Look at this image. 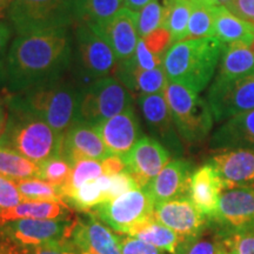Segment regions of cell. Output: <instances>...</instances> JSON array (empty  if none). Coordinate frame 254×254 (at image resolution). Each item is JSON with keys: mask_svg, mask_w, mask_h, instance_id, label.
Masks as SVG:
<instances>
[{"mask_svg": "<svg viewBox=\"0 0 254 254\" xmlns=\"http://www.w3.org/2000/svg\"><path fill=\"white\" fill-rule=\"evenodd\" d=\"M123 159L127 173L131 174L138 187L142 189L172 160V155L153 136L144 135Z\"/></svg>", "mask_w": 254, "mask_h": 254, "instance_id": "obj_15", "label": "cell"}, {"mask_svg": "<svg viewBox=\"0 0 254 254\" xmlns=\"http://www.w3.org/2000/svg\"><path fill=\"white\" fill-rule=\"evenodd\" d=\"M73 165L62 154L44 161L39 165V179L62 189L71 176Z\"/></svg>", "mask_w": 254, "mask_h": 254, "instance_id": "obj_38", "label": "cell"}, {"mask_svg": "<svg viewBox=\"0 0 254 254\" xmlns=\"http://www.w3.org/2000/svg\"><path fill=\"white\" fill-rule=\"evenodd\" d=\"M74 211L64 201H23L14 207L0 209V225L18 219L72 220Z\"/></svg>", "mask_w": 254, "mask_h": 254, "instance_id": "obj_26", "label": "cell"}, {"mask_svg": "<svg viewBox=\"0 0 254 254\" xmlns=\"http://www.w3.org/2000/svg\"><path fill=\"white\" fill-rule=\"evenodd\" d=\"M111 155L124 157L141 136H144L140 120L135 113L134 106L107 119L95 126Z\"/></svg>", "mask_w": 254, "mask_h": 254, "instance_id": "obj_17", "label": "cell"}, {"mask_svg": "<svg viewBox=\"0 0 254 254\" xmlns=\"http://www.w3.org/2000/svg\"><path fill=\"white\" fill-rule=\"evenodd\" d=\"M12 1L13 0H0V19L5 17L6 13H7V9L11 6Z\"/></svg>", "mask_w": 254, "mask_h": 254, "instance_id": "obj_50", "label": "cell"}, {"mask_svg": "<svg viewBox=\"0 0 254 254\" xmlns=\"http://www.w3.org/2000/svg\"><path fill=\"white\" fill-rule=\"evenodd\" d=\"M14 184L24 201H63L62 189L39 178L17 180Z\"/></svg>", "mask_w": 254, "mask_h": 254, "instance_id": "obj_33", "label": "cell"}, {"mask_svg": "<svg viewBox=\"0 0 254 254\" xmlns=\"http://www.w3.org/2000/svg\"><path fill=\"white\" fill-rule=\"evenodd\" d=\"M74 219L72 220H39L18 219L0 225V240L15 250H25L71 238Z\"/></svg>", "mask_w": 254, "mask_h": 254, "instance_id": "obj_10", "label": "cell"}, {"mask_svg": "<svg viewBox=\"0 0 254 254\" xmlns=\"http://www.w3.org/2000/svg\"><path fill=\"white\" fill-rule=\"evenodd\" d=\"M214 6L193 4L186 39H201L215 36Z\"/></svg>", "mask_w": 254, "mask_h": 254, "instance_id": "obj_34", "label": "cell"}, {"mask_svg": "<svg viewBox=\"0 0 254 254\" xmlns=\"http://www.w3.org/2000/svg\"><path fill=\"white\" fill-rule=\"evenodd\" d=\"M194 170L190 161L183 158H174L144 189L150 193L155 205L189 198L190 177Z\"/></svg>", "mask_w": 254, "mask_h": 254, "instance_id": "obj_18", "label": "cell"}, {"mask_svg": "<svg viewBox=\"0 0 254 254\" xmlns=\"http://www.w3.org/2000/svg\"><path fill=\"white\" fill-rule=\"evenodd\" d=\"M124 6V0H75V24L99 28L110 21Z\"/></svg>", "mask_w": 254, "mask_h": 254, "instance_id": "obj_29", "label": "cell"}, {"mask_svg": "<svg viewBox=\"0 0 254 254\" xmlns=\"http://www.w3.org/2000/svg\"><path fill=\"white\" fill-rule=\"evenodd\" d=\"M13 254H81L69 239L25 250L13 249Z\"/></svg>", "mask_w": 254, "mask_h": 254, "instance_id": "obj_41", "label": "cell"}, {"mask_svg": "<svg viewBox=\"0 0 254 254\" xmlns=\"http://www.w3.org/2000/svg\"><path fill=\"white\" fill-rule=\"evenodd\" d=\"M214 122H226L238 114L254 110V73L236 78L215 77L207 92Z\"/></svg>", "mask_w": 254, "mask_h": 254, "instance_id": "obj_11", "label": "cell"}, {"mask_svg": "<svg viewBox=\"0 0 254 254\" xmlns=\"http://www.w3.org/2000/svg\"><path fill=\"white\" fill-rule=\"evenodd\" d=\"M79 90L80 87L72 81L60 78L15 94L28 109L64 135L77 123Z\"/></svg>", "mask_w": 254, "mask_h": 254, "instance_id": "obj_4", "label": "cell"}, {"mask_svg": "<svg viewBox=\"0 0 254 254\" xmlns=\"http://www.w3.org/2000/svg\"><path fill=\"white\" fill-rule=\"evenodd\" d=\"M62 155L74 165L82 159L103 160L111 154L95 126L77 122L64 134Z\"/></svg>", "mask_w": 254, "mask_h": 254, "instance_id": "obj_21", "label": "cell"}, {"mask_svg": "<svg viewBox=\"0 0 254 254\" xmlns=\"http://www.w3.org/2000/svg\"><path fill=\"white\" fill-rule=\"evenodd\" d=\"M221 50L222 44L214 37L173 44L163 60L168 81L183 85L196 93L204 91L213 78Z\"/></svg>", "mask_w": 254, "mask_h": 254, "instance_id": "obj_3", "label": "cell"}, {"mask_svg": "<svg viewBox=\"0 0 254 254\" xmlns=\"http://www.w3.org/2000/svg\"><path fill=\"white\" fill-rule=\"evenodd\" d=\"M154 218L192 245L209 231L211 221L189 198L154 205Z\"/></svg>", "mask_w": 254, "mask_h": 254, "instance_id": "obj_14", "label": "cell"}, {"mask_svg": "<svg viewBox=\"0 0 254 254\" xmlns=\"http://www.w3.org/2000/svg\"><path fill=\"white\" fill-rule=\"evenodd\" d=\"M193 2L190 0H170L164 27L170 32L172 45L186 39Z\"/></svg>", "mask_w": 254, "mask_h": 254, "instance_id": "obj_32", "label": "cell"}, {"mask_svg": "<svg viewBox=\"0 0 254 254\" xmlns=\"http://www.w3.org/2000/svg\"><path fill=\"white\" fill-rule=\"evenodd\" d=\"M72 63L68 28L17 36L6 62V87L11 94L63 78Z\"/></svg>", "mask_w": 254, "mask_h": 254, "instance_id": "obj_1", "label": "cell"}, {"mask_svg": "<svg viewBox=\"0 0 254 254\" xmlns=\"http://www.w3.org/2000/svg\"><path fill=\"white\" fill-rule=\"evenodd\" d=\"M215 36L222 45L232 43H254V24L234 15L224 6H214Z\"/></svg>", "mask_w": 254, "mask_h": 254, "instance_id": "obj_27", "label": "cell"}, {"mask_svg": "<svg viewBox=\"0 0 254 254\" xmlns=\"http://www.w3.org/2000/svg\"><path fill=\"white\" fill-rule=\"evenodd\" d=\"M0 174L12 182L39 178V165L0 145Z\"/></svg>", "mask_w": 254, "mask_h": 254, "instance_id": "obj_30", "label": "cell"}, {"mask_svg": "<svg viewBox=\"0 0 254 254\" xmlns=\"http://www.w3.org/2000/svg\"><path fill=\"white\" fill-rule=\"evenodd\" d=\"M209 230L214 232L254 231V186H241L222 192L217 217Z\"/></svg>", "mask_w": 254, "mask_h": 254, "instance_id": "obj_12", "label": "cell"}, {"mask_svg": "<svg viewBox=\"0 0 254 254\" xmlns=\"http://www.w3.org/2000/svg\"><path fill=\"white\" fill-rule=\"evenodd\" d=\"M6 122H7V103H6V98L0 97V136L5 131Z\"/></svg>", "mask_w": 254, "mask_h": 254, "instance_id": "obj_49", "label": "cell"}, {"mask_svg": "<svg viewBox=\"0 0 254 254\" xmlns=\"http://www.w3.org/2000/svg\"><path fill=\"white\" fill-rule=\"evenodd\" d=\"M118 238L123 254H165L164 251L127 234L118 233Z\"/></svg>", "mask_w": 254, "mask_h": 254, "instance_id": "obj_43", "label": "cell"}, {"mask_svg": "<svg viewBox=\"0 0 254 254\" xmlns=\"http://www.w3.org/2000/svg\"><path fill=\"white\" fill-rule=\"evenodd\" d=\"M127 236L145 241L170 254H186L190 244L182 239L176 232L165 226L153 217L135 225L127 232Z\"/></svg>", "mask_w": 254, "mask_h": 254, "instance_id": "obj_25", "label": "cell"}, {"mask_svg": "<svg viewBox=\"0 0 254 254\" xmlns=\"http://www.w3.org/2000/svg\"><path fill=\"white\" fill-rule=\"evenodd\" d=\"M193 4H201V5H209L214 6V0H190Z\"/></svg>", "mask_w": 254, "mask_h": 254, "instance_id": "obj_51", "label": "cell"}, {"mask_svg": "<svg viewBox=\"0 0 254 254\" xmlns=\"http://www.w3.org/2000/svg\"><path fill=\"white\" fill-rule=\"evenodd\" d=\"M231 1L232 0H214V6H224V7H226Z\"/></svg>", "mask_w": 254, "mask_h": 254, "instance_id": "obj_52", "label": "cell"}, {"mask_svg": "<svg viewBox=\"0 0 254 254\" xmlns=\"http://www.w3.org/2000/svg\"><path fill=\"white\" fill-rule=\"evenodd\" d=\"M151 1L152 0H124L123 7L138 13L140 9L144 8L147 4H150Z\"/></svg>", "mask_w": 254, "mask_h": 254, "instance_id": "obj_48", "label": "cell"}, {"mask_svg": "<svg viewBox=\"0 0 254 254\" xmlns=\"http://www.w3.org/2000/svg\"><path fill=\"white\" fill-rule=\"evenodd\" d=\"M136 101L151 136L163 144L173 159L183 158V140L174 125L165 94L139 95Z\"/></svg>", "mask_w": 254, "mask_h": 254, "instance_id": "obj_13", "label": "cell"}, {"mask_svg": "<svg viewBox=\"0 0 254 254\" xmlns=\"http://www.w3.org/2000/svg\"><path fill=\"white\" fill-rule=\"evenodd\" d=\"M131 62L134 64L135 66L140 67L142 69H153L157 68L159 66L163 65L164 58H160V57L153 55L150 51L147 50V47L145 46L144 41H142L141 38H139L138 45H136V49L131 57Z\"/></svg>", "mask_w": 254, "mask_h": 254, "instance_id": "obj_44", "label": "cell"}, {"mask_svg": "<svg viewBox=\"0 0 254 254\" xmlns=\"http://www.w3.org/2000/svg\"><path fill=\"white\" fill-rule=\"evenodd\" d=\"M103 201H106V196L99 178L85 183L64 198L65 204H67L74 212L80 213L92 211V208Z\"/></svg>", "mask_w": 254, "mask_h": 254, "instance_id": "obj_31", "label": "cell"}, {"mask_svg": "<svg viewBox=\"0 0 254 254\" xmlns=\"http://www.w3.org/2000/svg\"><path fill=\"white\" fill-rule=\"evenodd\" d=\"M170 0H152L136 13V27L139 38H142L158 28L164 27L166 21Z\"/></svg>", "mask_w": 254, "mask_h": 254, "instance_id": "obj_37", "label": "cell"}, {"mask_svg": "<svg viewBox=\"0 0 254 254\" xmlns=\"http://www.w3.org/2000/svg\"><path fill=\"white\" fill-rule=\"evenodd\" d=\"M225 190L220 174L209 161L196 167L190 177L189 199L212 221L217 217L219 202Z\"/></svg>", "mask_w": 254, "mask_h": 254, "instance_id": "obj_19", "label": "cell"}, {"mask_svg": "<svg viewBox=\"0 0 254 254\" xmlns=\"http://www.w3.org/2000/svg\"><path fill=\"white\" fill-rule=\"evenodd\" d=\"M24 201L14 182L0 174V209L14 207Z\"/></svg>", "mask_w": 254, "mask_h": 254, "instance_id": "obj_42", "label": "cell"}, {"mask_svg": "<svg viewBox=\"0 0 254 254\" xmlns=\"http://www.w3.org/2000/svg\"><path fill=\"white\" fill-rule=\"evenodd\" d=\"M133 104V94L116 77H104L79 90L77 122L98 126Z\"/></svg>", "mask_w": 254, "mask_h": 254, "instance_id": "obj_6", "label": "cell"}, {"mask_svg": "<svg viewBox=\"0 0 254 254\" xmlns=\"http://www.w3.org/2000/svg\"><path fill=\"white\" fill-rule=\"evenodd\" d=\"M164 94L180 139L189 145L204 142L214 123L207 101L196 92L172 81H168Z\"/></svg>", "mask_w": 254, "mask_h": 254, "instance_id": "obj_5", "label": "cell"}, {"mask_svg": "<svg viewBox=\"0 0 254 254\" xmlns=\"http://www.w3.org/2000/svg\"><path fill=\"white\" fill-rule=\"evenodd\" d=\"M72 62L78 77L88 82L116 73L118 59L100 33L87 24H74Z\"/></svg>", "mask_w": 254, "mask_h": 254, "instance_id": "obj_8", "label": "cell"}, {"mask_svg": "<svg viewBox=\"0 0 254 254\" xmlns=\"http://www.w3.org/2000/svg\"><path fill=\"white\" fill-rule=\"evenodd\" d=\"M226 8L238 18L254 24V0H232Z\"/></svg>", "mask_w": 254, "mask_h": 254, "instance_id": "obj_46", "label": "cell"}, {"mask_svg": "<svg viewBox=\"0 0 254 254\" xmlns=\"http://www.w3.org/2000/svg\"><path fill=\"white\" fill-rule=\"evenodd\" d=\"M211 232L218 245L219 254H254V231Z\"/></svg>", "mask_w": 254, "mask_h": 254, "instance_id": "obj_36", "label": "cell"}, {"mask_svg": "<svg viewBox=\"0 0 254 254\" xmlns=\"http://www.w3.org/2000/svg\"><path fill=\"white\" fill-rule=\"evenodd\" d=\"M116 78L122 81L132 94L164 93L168 84L167 74L163 65L153 69H142L135 66L131 59L120 62L116 69Z\"/></svg>", "mask_w": 254, "mask_h": 254, "instance_id": "obj_24", "label": "cell"}, {"mask_svg": "<svg viewBox=\"0 0 254 254\" xmlns=\"http://www.w3.org/2000/svg\"><path fill=\"white\" fill-rule=\"evenodd\" d=\"M154 201L146 189L136 187L116 198L100 202L90 211L101 222L119 234L153 217Z\"/></svg>", "mask_w": 254, "mask_h": 254, "instance_id": "obj_9", "label": "cell"}, {"mask_svg": "<svg viewBox=\"0 0 254 254\" xmlns=\"http://www.w3.org/2000/svg\"><path fill=\"white\" fill-rule=\"evenodd\" d=\"M74 1L75 0H13L6 17L17 36L68 28L75 24Z\"/></svg>", "mask_w": 254, "mask_h": 254, "instance_id": "obj_7", "label": "cell"}, {"mask_svg": "<svg viewBox=\"0 0 254 254\" xmlns=\"http://www.w3.org/2000/svg\"><path fill=\"white\" fill-rule=\"evenodd\" d=\"M145 46L153 55L164 58L165 53L167 52V47L172 46L171 34L165 27H160L158 30L151 32L150 34L141 38Z\"/></svg>", "mask_w": 254, "mask_h": 254, "instance_id": "obj_40", "label": "cell"}, {"mask_svg": "<svg viewBox=\"0 0 254 254\" xmlns=\"http://www.w3.org/2000/svg\"><path fill=\"white\" fill-rule=\"evenodd\" d=\"M13 27L4 19H0V81H5L6 78V62L9 51V41L13 34Z\"/></svg>", "mask_w": 254, "mask_h": 254, "instance_id": "obj_45", "label": "cell"}, {"mask_svg": "<svg viewBox=\"0 0 254 254\" xmlns=\"http://www.w3.org/2000/svg\"><path fill=\"white\" fill-rule=\"evenodd\" d=\"M105 170L101 160H95V159H82L75 163L72 167L71 176H69L67 183L65 186L62 187L63 192V201L64 198L69 193L77 190L85 183L92 182V180L98 179V178L104 176Z\"/></svg>", "mask_w": 254, "mask_h": 254, "instance_id": "obj_35", "label": "cell"}, {"mask_svg": "<svg viewBox=\"0 0 254 254\" xmlns=\"http://www.w3.org/2000/svg\"><path fill=\"white\" fill-rule=\"evenodd\" d=\"M69 240L81 254H123L118 233L91 212L75 217Z\"/></svg>", "mask_w": 254, "mask_h": 254, "instance_id": "obj_16", "label": "cell"}, {"mask_svg": "<svg viewBox=\"0 0 254 254\" xmlns=\"http://www.w3.org/2000/svg\"><path fill=\"white\" fill-rule=\"evenodd\" d=\"M208 161L220 174L225 190L254 186V150L233 148L218 151Z\"/></svg>", "mask_w": 254, "mask_h": 254, "instance_id": "obj_20", "label": "cell"}, {"mask_svg": "<svg viewBox=\"0 0 254 254\" xmlns=\"http://www.w3.org/2000/svg\"><path fill=\"white\" fill-rule=\"evenodd\" d=\"M186 254H219L218 245L215 243L213 234L211 238H205L204 236L199 238L190 246Z\"/></svg>", "mask_w": 254, "mask_h": 254, "instance_id": "obj_47", "label": "cell"}, {"mask_svg": "<svg viewBox=\"0 0 254 254\" xmlns=\"http://www.w3.org/2000/svg\"><path fill=\"white\" fill-rule=\"evenodd\" d=\"M209 146L214 151L254 150V110L222 123L212 134Z\"/></svg>", "mask_w": 254, "mask_h": 254, "instance_id": "obj_23", "label": "cell"}, {"mask_svg": "<svg viewBox=\"0 0 254 254\" xmlns=\"http://www.w3.org/2000/svg\"><path fill=\"white\" fill-rule=\"evenodd\" d=\"M7 122L0 145L38 165L62 154L64 135L31 111L18 94L6 97Z\"/></svg>", "mask_w": 254, "mask_h": 254, "instance_id": "obj_2", "label": "cell"}, {"mask_svg": "<svg viewBox=\"0 0 254 254\" xmlns=\"http://www.w3.org/2000/svg\"><path fill=\"white\" fill-rule=\"evenodd\" d=\"M94 30L109 43L119 63L133 56L139 41L136 12L123 7L110 21Z\"/></svg>", "mask_w": 254, "mask_h": 254, "instance_id": "obj_22", "label": "cell"}, {"mask_svg": "<svg viewBox=\"0 0 254 254\" xmlns=\"http://www.w3.org/2000/svg\"><path fill=\"white\" fill-rule=\"evenodd\" d=\"M254 73V51L245 43L222 45L218 77L236 78Z\"/></svg>", "mask_w": 254, "mask_h": 254, "instance_id": "obj_28", "label": "cell"}, {"mask_svg": "<svg viewBox=\"0 0 254 254\" xmlns=\"http://www.w3.org/2000/svg\"><path fill=\"white\" fill-rule=\"evenodd\" d=\"M99 179L104 187L106 200L116 198V196L122 195L124 193L138 187L131 174L127 172L112 174V176L104 174V176L99 177Z\"/></svg>", "mask_w": 254, "mask_h": 254, "instance_id": "obj_39", "label": "cell"}]
</instances>
